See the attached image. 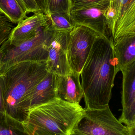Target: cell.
Returning a JSON list of instances; mask_svg holds the SVG:
<instances>
[{
  "label": "cell",
  "mask_w": 135,
  "mask_h": 135,
  "mask_svg": "<svg viewBox=\"0 0 135 135\" xmlns=\"http://www.w3.org/2000/svg\"><path fill=\"white\" fill-rule=\"evenodd\" d=\"M48 72L46 62L25 61L12 66L2 73L6 113L21 123L25 121L30 110L29 94Z\"/></svg>",
  "instance_id": "obj_2"
},
{
  "label": "cell",
  "mask_w": 135,
  "mask_h": 135,
  "mask_svg": "<svg viewBox=\"0 0 135 135\" xmlns=\"http://www.w3.org/2000/svg\"><path fill=\"white\" fill-rule=\"evenodd\" d=\"M0 135H28L23 123L0 112Z\"/></svg>",
  "instance_id": "obj_15"
},
{
  "label": "cell",
  "mask_w": 135,
  "mask_h": 135,
  "mask_svg": "<svg viewBox=\"0 0 135 135\" xmlns=\"http://www.w3.org/2000/svg\"><path fill=\"white\" fill-rule=\"evenodd\" d=\"M26 13L40 12L35 0H16Z\"/></svg>",
  "instance_id": "obj_22"
},
{
  "label": "cell",
  "mask_w": 135,
  "mask_h": 135,
  "mask_svg": "<svg viewBox=\"0 0 135 135\" xmlns=\"http://www.w3.org/2000/svg\"><path fill=\"white\" fill-rule=\"evenodd\" d=\"M55 31L50 21L35 36L16 46L10 45L0 66V74L23 62H46L48 59V48Z\"/></svg>",
  "instance_id": "obj_4"
},
{
  "label": "cell",
  "mask_w": 135,
  "mask_h": 135,
  "mask_svg": "<svg viewBox=\"0 0 135 135\" xmlns=\"http://www.w3.org/2000/svg\"><path fill=\"white\" fill-rule=\"evenodd\" d=\"M39 8L42 12L44 13V0H35Z\"/></svg>",
  "instance_id": "obj_25"
},
{
  "label": "cell",
  "mask_w": 135,
  "mask_h": 135,
  "mask_svg": "<svg viewBox=\"0 0 135 135\" xmlns=\"http://www.w3.org/2000/svg\"><path fill=\"white\" fill-rule=\"evenodd\" d=\"M108 5H97L80 9H71L70 16L73 23L74 25L87 27L100 36L110 38L105 17Z\"/></svg>",
  "instance_id": "obj_9"
},
{
  "label": "cell",
  "mask_w": 135,
  "mask_h": 135,
  "mask_svg": "<svg viewBox=\"0 0 135 135\" xmlns=\"http://www.w3.org/2000/svg\"><path fill=\"white\" fill-rule=\"evenodd\" d=\"M48 17L52 27L55 30L70 32L74 27L71 16L66 13H56Z\"/></svg>",
  "instance_id": "obj_18"
},
{
  "label": "cell",
  "mask_w": 135,
  "mask_h": 135,
  "mask_svg": "<svg viewBox=\"0 0 135 135\" xmlns=\"http://www.w3.org/2000/svg\"><path fill=\"white\" fill-rule=\"evenodd\" d=\"M113 47L119 71L135 61V35L120 38Z\"/></svg>",
  "instance_id": "obj_13"
},
{
  "label": "cell",
  "mask_w": 135,
  "mask_h": 135,
  "mask_svg": "<svg viewBox=\"0 0 135 135\" xmlns=\"http://www.w3.org/2000/svg\"><path fill=\"white\" fill-rule=\"evenodd\" d=\"M99 36L92 29L75 25L70 32L67 43V54L71 70L80 74L92 47Z\"/></svg>",
  "instance_id": "obj_6"
},
{
  "label": "cell",
  "mask_w": 135,
  "mask_h": 135,
  "mask_svg": "<svg viewBox=\"0 0 135 135\" xmlns=\"http://www.w3.org/2000/svg\"><path fill=\"white\" fill-rule=\"evenodd\" d=\"M108 6L115 13L107 25L113 44L121 37L135 35V0H109Z\"/></svg>",
  "instance_id": "obj_7"
},
{
  "label": "cell",
  "mask_w": 135,
  "mask_h": 135,
  "mask_svg": "<svg viewBox=\"0 0 135 135\" xmlns=\"http://www.w3.org/2000/svg\"><path fill=\"white\" fill-rule=\"evenodd\" d=\"M71 9H80L93 6L99 4H108L109 0H71Z\"/></svg>",
  "instance_id": "obj_20"
},
{
  "label": "cell",
  "mask_w": 135,
  "mask_h": 135,
  "mask_svg": "<svg viewBox=\"0 0 135 135\" xmlns=\"http://www.w3.org/2000/svg\"><path fill=\"white\" fill-rule=\"evenodd\" d=\"M0 12L14 23H18L27 17L16 0H0Z\"/></svg>",
  "instance_id": "obj_16"
},
{
  "label": "cell",
  "mask_w": 135,
  "mask_h": 135,
  "mask_svg": "<svg viewBox=\"0 0 135 135\" xmlns=\"http://www.w3.org/2000/svg\"><path fill=\"white\" fill-rule=\"evenodd\" d=\"M10 46V43L8 40L5 41L0 47V66L2 63L3 58L5 55L7 50Z\"/></svg>",
  "instance_id": "obj_24"
},
{
  "label": "cell",
  "mask_w": 135,
  "mask_h": 135,
  "mask_svg": "<svg viewBox=\"0 0 135 135\" xmlns=\"http://www.w3.org/2000/svg\"><path fill=\"white\" fill-rule=\"evenodd\" d=\"M128 135H135V123L129 127H127Z\"/></svg>",
  "instance_id": "obj_26"
},
{
  "label": "cell",
  "mask_w": 135,
  "mask_h": 135,
  "mask_svg": "<svg viewBox=\"0 0 135 135\" xmlns=\"http://www.w3.org/2000/svg\"><path fill=\"white\" fill-rule=\"evenodd\" d=\"M14 23L2 13L0 12V47L8 40L13 29Z\"/></svg>",
  "instance_id": "obj_19"
},
{
  "label": "cell",
  "mask_w": 135,
  "mask_h": 135,
  "mask_svg": "<svg viewBox=\"0 0 135 135\" xmlns=\"http://www.w3.org/2000/svg\"><path fill=\"white\" fill-rule=\"evenodd\" d=\"M80 74L72 71L66 75H57V91L58 98L72 104H79L84 98L80 82Z\"/></svg>",
  "instance_id": "obj_11"
},
{
  "label": "cell",
  "mask_w": 135,
  "mask_h": 135,
  "mask_svg": "<svg viewBox=\"0 0 135 135\" xmlns=\"http://www.w3.org/2000/svg\"><path fill=\"white\" fill-rule=\"evenodd\" d=\"M120 71L123 75L121 91L123 114L130 108L135 98V61Z\"/></svg>",
  "instance_id": "obj_14"
},
{
  "label": "cell",
  "mask_w": 135,
  "mask_h": 135,
  "mask_svg": "<svg viewBox=\"0 0 135 135\" xmlns=\"http://www.w3.org/2000/svg\"><path fill=\"white\" fill-rule=\"evenodd\" d=\"M70 32L55 30L49 48L46 62L48 71L57 75L71 73L67 54V43Z\"/></svg>",
  "instance_id": "obj_8"
},
{
  "label": "cell",
  "mask_w": 135,
  "mask_h": 135,
  "mask_svg": "<svg viewBox=\"0 0 135 135\" xmlns=\"http://www.w3.org/2000/svg\"><path fill=\"white\" fill-rule=\"evenodd\" d=\"M4 95V75L3 74H0V112L6 113Z\"/></svg>",
  "instance_id": "obj_23"
},
{
  "label": "cell",
  "mask_w": 135,
  "mask_h": 135,
  "mask_svg": "<svg viewBox=\"0 0 135 135\" xmlns=\"http://www.w3.org/2000/svg\"><path fill=\"white\" fill-rule=\"evenodd\" d=\"M84 114L79 104L56 98L31 109L23 124L28 135H73Z\"/></svg>",
  "instance_id": "obj_3"
},
{
  "label": "cell",
  "mask_w": 135,
  "mask_h": 135,
  "mask_svg": "<svg viewBox=\"0 0 135 135\" xmlns=\"http://www.w3.org/2000/svg\"><path fill=\"white\" fill-rule=\"evenodd\" d=\"M119 120L127 127L135 123V98L130 108L124 113L121 114Z\"/></svg>",
  "instance_id": "obj_21"
},
{
  "label": "cell",
  "mask_w": 135,
  "mask_h": 135,
  "mask_svg": "<svg viewBox=\"0 0 135 135\" xmlns=\"http://www.w3.org/2000/svg\"><path fill=\"white\" fill-rule=\"evenodd\" d=\"M44 13L48 16L56 13H65L70 16L71 0H44Z\"/></svg>",
  "instance_id": "obj_17"
},
{
  "label": "cell",
  "mask_w": 135,
  "mask_h": 135,
  "mask_svg": "<svg viewBox=\"0 0 135 135\" xmlns=\"http://www.w3.org/2000/svg\"><path fill=\"white\" fill-rule=\"evenodd\" d=\"M57 76L55 73L48 71L45 78L34 87L28 100L30 110L58 98Z\"/></svg>",
  "instance_id": "obj_12"
},
{
  "label": "cell",
  "mask_w": 135,
  "mask_h": 135,
  "mask_svg": "<svg viewBox=\"0 0 135 135\" xmlns=\"http://www.w3.org/2000/svg\"><path fill=\"white\" fill-rule=\"evenodd\" d=\"M118 72L110 38L98 36L80 73L85 108H100L109 105Z\"/></svg>",
  "instance_id": "obj_1"
},
{
  "label": "cell",
  "mask_w": 135,
  "mask_h": 135,
  "mask_svg": "<svg viewBox=\"0 0 135 135\" xmlns=\"http://www.w3.org/2000/svg\"><path fill=\"white\" fill-rule=\"evenodd\" d=\"M84 109V116L73 135H128L127 127L115 117L109 105Z\"/></svg>",
  "instance_id": "obj_5"
},
{
  "label": "cell",
  "mask_w": 135,
  "mask_h": 135,
  "mask_svg": "<svg viewBox=\"0 0 135 135\" xmlns=\"http://www.w3.org/2000/svg\"><path fill=\"white\" fill-rule=\"evenodd\" d=\"M50 22V17L43 13H34L19 22L13 29L8 39L10 45L16 46L31 38Z\"/></svg>",
  "instance_id": "obj_10"
}]
</instances>
